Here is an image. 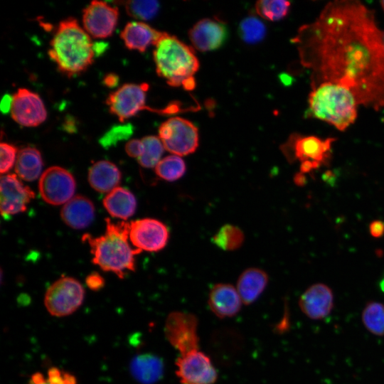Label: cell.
Segmentation results:
<instances>
[{
    "label": "cell",
    "mask_w": 384,
    "mask_h": 384,
    "mask_svg": "<svg viewBox=\"0 0 384 384\" xmlns=\"http://www.w3.org/2000/svg\"><path fill=\"white\" fill-rule=\"evenodd\" d=\"M292 41L302 65L311 70L312 87L338 84L351 91L358 105L377 111L384 107L383 31L361 2H329Z\"/></svg>",
    "instance_id": "obj_1"
},
{
    "label": "cell",
    "mask_w": 384,
    "mask_h": 384,
    "mask_svg": "<svg viewBox=\"0 0 384 384\" xmlns=\"http://www.w3.org/2000/svg\"><path fill=\"white\" fill-rule=\"evenodd\" d=\"M105 223L104 235L95 238L87 233L82 239L90 247L94 264L123 279L127 271L135 270L134 256L142 251L129 243V223H114L106 218Z\"/></svg>",
    "instance_id": "obj_2"
},
{
    "label": "cell",
    "mask_w": 384,
    "mask_h": 384,
    "mask_svg": "<svg viewBox=\"0 0 384 384\" xmlns=\"http://www.w3.org/2000/svg\"><path fill=\"white\" fill-rule=\"evenodd\" d=\"M94 45L90 35L76 19L62 21L50 43L48 55L68 77L84 72L93 62Z\"/></svg>",
    "instance_id": "obj_3"
},
{
    "label": "cell",
    "mask_w": 384,
    "mask_h": 384,
    "mask_svg": "<svg viewBox=\"0 0 384 384\" xmlns=\"http://www.w3.org/2000/svg\"><path fill=\"white\" fill-rule=\"evenodd\" d=\"M153 57L157 74L169 85L188 91L195 88L199 62L191 47L164 32L154 45Z\"/></svg>",
    "instance_id": "obj_4"
},
{
    "label": "cell",
    "mask_w": 384,
    "mask_h": 384,
    "mask_svg": "<svg viewBox=\"0 0 384 384\" xmlns=\"http://www.w3.org/2000/svg\"><path fill=\"white\" fill-rule=\"evenodd\" d=\"M357 101L348 88L332 82L313 87L309 95L308 116L324 121L339 131L346 130L357 117Z\"/></svg>",
    "instance_id": "obj_5"
},
{
    "label": "cell",
    "mask_w": 384,
    "mask_h": 384,
    "mask_svg": "<svg viewBox=\"0 0 384 384\" xmlns=\"http://www.w3.org/2000/svg\"><path fill=\"white\" fill-rule=\"evenodd\" d=\"M333 137L324 140L316 136L294 134L282 146L281 149L289 162H301L300 172L309 173L327 164L331 156Z\"/></svg>",
    "instance_id": "obj_6"
},
{
    "label": "cell",
    "mask_w": 384,
    "mask_h": 384,
    "mask_svg": "<svg viewBox=\"0 0 384 384\" xmlns=\"http://www.w3.org/2000/svg\"><path fill=\"white\" fill-rule=\"evenodd\" d=\"M85 290L81 283L70 277L55 281L47 289L44 304L53 316H66L74 313L82 304Z\"/></svg>",
    "instance_id": "obj_7"
},
{
    "label": "cell",
    "mask_w": 384,
    "mask_h": 384,
    "mask_svg": "<svg viewBox=\"0 0 384 384\" xmlns=\"http://www.w3.org/2000/svg\"><path fill=\"white\" fill-rule=\"evenodd\" d=\"M159 136L164 149L174 155L191 154L198 146L197 127L181 117H171L162 123L159 129Z\"/></svg>",
    "instance_id": "obj_8"
},
{
    "label": "cell",
    "mask_w": 384,
    "mask_h": 384,
    "mask_svg": "<svg viewBox=\"0 0 384 384\" xmlns=\"http://www.w3.org/2000/svg\"><path fill=\"white\" fill-rule=\"evenodd\" d=\"M149 85L128 83L110 93L106 100L110 112L121 122L132 117L140 111L147 110L164 114V109L157 110L146 106V92Z\"/></svg>",
    "instance_id": "obj_9"
},
{
    "label": "cell",
    "mask_w": 384,
    "mask_h": 384,
    "mask_svg": "<svg viewBox=\"0 0 384 384\" xmlns=\"http://www.w3.org/2000/svg\"><path fill=\"white\" fill-rule=\"evenodd\" d=\"M198 319L191 313L173 311L165 321V336L181 355L198 350Z\"/></svg>",
    "instance_id": "obj_10"
},
{
    "label": "cell",
    "mask_w": 384,
    "mask_h": 384,
    "mask_svg": "<svg viewBox=\"0 0 384 384\" xmlns=\"http://www.w3.org/2000/svg\"><path fill=\"white\" fill-rule=\"evenodd\" d=\"M76 183L66 169L54 166L48 168L41 176L38 188L42 198L48 204H65L75 193Z\"/></svg>",
    "instance_id": "obj_11"
},
{
    "label": "cell",
    "mask_w": 384,
    "mask_h": 384,
    "mask_svg": "<svg viewBox=\"0 0 384 384\" xmlns=\"http://www.w3.org/2000/svg\"><path fill=\"white\" fill-rule=\"evenodd\" d=\"M129 241L140 251L158 252L166 245L169 232L166 225L154 218H143L129 223Z\"/></svg>",
    "instance_id": "obj_12"
},
{
    "label": "cell",
    "mask_w": 384,
    "mask_h": 384,
    "mask_svg": "<svg viewBox=\"0 0 384 384\" xmlns=\"http://www.w3.org/2000/svg\"><path fill=\"white\" fill-rule=\"evenodd\" d=\"M176 374L183 384H213L218 374L210 358L197 350L181 355Z\"/></svg>",
    "instance_id": "obj_13"
},
{
    "label": "cell",
    "mask_w": 384,
    "mask_h": 384,
    "mask_svg": "<svg viewBox=\"0 0 384 384\" xmlns=\"http://www.w3.org/2000/svg\"><path fill=\"white\" fill-rule=\"evenodd\" d=\"M118 9L106 1H92L82 12L84 29L95 38L110 36L117 24Z\"/></svg>",
    "instance_id": "obj_14"
},
{
    "label": "cell",
    "mask_w": 384,
    "mask_h": 384,
    "mask_svg": "<svg viewBox=\"0 0 384 384\" xmlns=\"http://www.w3.org/2000/svg\"><path fill=\"white\" fill-rule=\"evenodd\" d=\"M11 114L13 119L24 127H37L47 117L40 96L26 88H19L12 96Z\"/></svg>",
    "instance_id": "obj_15"
},
{
    "label": "cell",
    "mask_w": 384,
    "mask_h": 384,
    "mask_svg": "<svg viewBox=\"0 0 384 384\" xmlns=\"http://www.w3.org/2000/svg\"><path fill=\"white\" fill-rule=\"evenodd\" d=\"M0 189V208L3 216L24 212L35 196L33 191L14 174L1 176Z\"/></svg>",
    "instance_id": "obj_16"
},
{
    "label": "cell",
    "mask_w": 384,
    "mask_h": 384,
    "mask_svg": "<svg viewBox=\"0 0 384 384\" xmlns=\"http://www.w3.org/2000/svg\"><path fill=\"white\" fill-rule=\"evenodd\" d=\"M188 37L196 50L201 52L214 50L227 40L228 28L217 18H203L190 29Z\"/></svg>",
    "instance_id": "obj_17"
},
{
    "label": "cell",
    "mask_w": 384,
    "mask_h": 384,
    "mask_svg": "<svg viewBox=\"0 0 384 384\" xmlns=\"http://www.w3.org/2000/svg\"><path fill=\"white\" fill-rule=\"evenodd\" d=\"M299 306L310 319H323L329 315L334 307L332 290L324 284H314L300 296Z\"/></svg>",
    "instance_id": "obj_18"
},
{
    "label": "cell",
    "mask_w": 384,
    "mask_h": 384,
    "mask_svg": "<svg viewBox=\"0 0 384 384\" xmlns=\"http://www.w3.org/2000/svg\"><path fill=\"white\" fill-rule=\"evenodd\" d=\"M242 303L237 289L230 284H217L209 294V307L220 319L236 315L240 310Z\"/></svg>",
    "instance_id": "obj_19"
},
{
    "label": "cell",
    "mask_w": 384,
    "mask_h": 384,
    "mask_svg": "<svg viewBox=\"0 0 384 384\" xmlns=\"http://www.w3.org/2000/svg\"><path fill=\"white\" fill-rule=\"evenodd\" d=\"M163 33L142 21H131L124 26L120 37L128 49L144 52L149 46L156 44Z\"/></svg>",
    "instance_id": "obj_20"
},
{
    "label": "cell",
    "mask_w": 384,
    "mask_h": 384,
    "mask_svg": "<svg viewBox=\"0 0 384 384\" xmlns=\"http://www.w3.org/2000/svg\"><path fill=\"white\" fill-rule=\"evenodd\" d=\"M60 216L69 227L83 229L92 222L95 218V207L89 198L76 196L63 206Z\"/></svg>",
    "instance_id": "obj_21"
},
{
    "label": "cell",
    "mask_w": 384,
    "mask_h": 384,
    "mask_svg": "<svg viewBox=\"0 0 384 384\" xmlns=\"http://www.w3.org/2000/svg\"><path fill=\"white\" fill-rule=\"evenodd\" d=\"M121 177V172L117 166L106 160L95 162L88 172L90 185L100 193H108L117 188Z\"/></svg>",
    "instance_id": "obj_22"
},
{
    "label": "cell",
    "mask_w": 384,
    "mask_h": 384,
    "mask_svg": "<svg viewBox=\"0 0 384 384\" xmlns=\"http://www.w3.org/2000/svg\"><path fill=\"white\" fill-rule=\"evenodd\" d=\"M268 282L267 273L259 268L245 270L237 282V290L242 303L246 305L253 303L265 290Z\"/></svg>",
    "instance_id": "obj_23"
},
{
    "label": "cell",
    "mask_w": 384,
    "mask_h": 384,
    "mask_svg": "<svg viewBox=\"0 0 384 384\" xmlns=\"http://www.w3.org/2000/svg\"><path fill=\"white\" fill-rule=\"evenodd\" d=\"M130 371L134 379L142 384H154L163 376L164 363L156 355L139 354L132 360Z\"/></svg>",
    "instance_id": "obj_24"
},
{
    "label": "cell",
    "mask_w": 384,
    "mask_h": 384,
    "mask_svg": "<svg viewBox=\"0 0 384 384\" xmlns=\"http://www.w3.org/2000/svg\"><path fill=\"white\" fill-rule=\"evenodd\" d=\"M103 205L111 216L127 220L134 214L137 201L129 190L117 187L105 197Z\"/></svg>",
    "instance_id": "obj_25"
},
{
    "label": "cell",
    "mask_w": 384,
    "mask_h": 384,
    "mask_svg": "<svg viewBox=\"0 0 384 384\" xmlns=\"http://www.w3.org/2000/svg\"><path fill=\"white\" fill-rule=\"evenodd\" d=\"M43 163L41 152L35 147L27 146L20 149L15 163V171L18 177L26 181H33L40 176Z\"/></svg>",
    "instance_id": "obj_26"
},
{
    "label": "cell",
    "mask_w": 384,
    "mask_h": 384,
    "mask_svg": "<svg viewBox=\"0 0 384 384\" xmlns=\"http://www.w3.org/2000/svg\"><path fill=\"white\" fill-rule=\"evenodd\" d=\"M245 235L242 230L231 224L224 225L213 236L211 241L223 250L233 251L243 244Z\"/></svg>",
    "instance_id": "obj_27"
},
{
    "label": "cell",
    "mask_w": 384,
    "mask_h": 384,
    "mask_svg": "<svg viewBox=\"0 0 384 384\" xmlns=\"http://www.w3.org/2000/svg\"><path fill=\"white\" fill-rule=\"evenodd\" d=\"M361 320L370 333L378 336H384V304L368 302L362 311Z\"/></svg>",
    "instance_id": "obj_28"
},
{
    "label": "cell",
    "mask_w": 384,
    "mask_h": 384,
    "mask_svg": "<svg viewBox=\"0 0 384 384\" xmlns=\"http://www.w3.org/2000/svg\"><path fill=\"white\" fill-rule=\"evenodd\" d=\"M186 164L179 156L169 155L161 159L155 166V172L161 178L175 181L186 172Z\"/></svg>",
    "instance_id": "obj_29"
},
{
    "label": "cell",
    "mask_w": 384,
    "mask_h": 384,
    "mask_svg": "<svg viewBox=\"0 0 384 384\" xmlns=\"http://www.w3.org/2000/svg\"><path fill=\"white\" fill-rule=\"evenodd\" d=\"M144 145L143 154L137 159L139 164L144 168L155 167L161 160L164 146L156 136H146L142 138Z\"/></svg>",
    "instance_id": "obj_30"
},
{
    "label": "cell",
    "mask_w": 384,
    "mask_h": 384,
    "mask_svg": "<svg viewBox=\"0 0 384 384\" xmlns=\"http://www.w3.org/2000/svg\"><path fill=\"white\" fill-rule=\"evenodd\" d=\"M290 7V2L283 0H261L255 4L257 14L262 18L276 21L287 16Z\"/></svg>",
    "instance_id": "obj_31"
},
{
    "label": "cell",
    "mask_w": 384,
    "mask_h": 384,
    "mask_svg": "<svg viewBox=\"0 0 384 384\" xmlns=\"http://www.w3.org/2000/svg\"><path fill=\"white\" fill-rule=\"evenodd\" d=\"M266 33L265 24L255 16L245 18L239 25L240 38L247 43H256L263 39Z\"/></svg>",
    "instance_id": "obj_32"
},
{
    "label": "cell",
    "mask_w": 384,
    "mask_h": 384,
    "mask_svg": "<svg viewBox=\"0 0 384 384\" xmlns=\"http://www.w3.org/2000/svg\"><path fill=\"white\" fill-rule=\"evenodd\" d=\"M123 4L128 15L139 20L154 18L159 9V3L156 1H127Z\"/></svg>",
    "instance_id": "obj_33"
},
{
    "label": "cell",
    "mask_w": 384,
    "mask_h": 384,
    "mask_svg": "<svg viewBox=\"0 0 384 384\" xmlns=\"http://www.w3.org/2000/svg\"><path fill=\"white\" fill-rule=\"evenodd\" d=\"M133 132L129 124L114 126L100 139V144L105 149L114 146L117 142L128 139Z\"/></svg>",
    "instance_id": "obj_34"
},
{
    "label": "cell",
    "mask_w": 384,
    "mask_h": 384,
    "mask_svg": "<svg viewBox=\"0 0 384 384\" xmlns=\"http://www.w3.org/2000/svg\"><path fill=\"white\" fill-rule=\"evenodd\" d=\"M0 151V171L3 174L9 172L13 167L15 160H16V157H17V148L9 143L1 142Z\"/></svg>",
    "instance_id": "obj_35"
},
{
    "label": "cell",
    "mask_w": 384,
    "mask_h": 384,
    "mask_svg": "<svg viewBox=\"0 0 384 384\" xmlns=\"http://www.w3.org/2000/svg\"><path fill=\"white\" fill-rule=\"evenodd\" d=\"M47 380L50 384H77L76 378L73 374L56 367L48 370Z\"/></svg>",
    "instance_id": "obj_36"
},
{
    "label": "cell",
    "mask_w": 384,
    "mask_h": 384,
    "mask_svg": "<svg viewBox=\"0 0 384 384\" xmlns=\"http://www.w3.org/2000/svg\"><path fill=\"white\" fill-rule=\"evenodd\" d=\"M125 151L129 156L138 159L144 151L142 140L134 139L129 141L125 145Z\"/></svg>",
    "instance_id": "obj_37"
},
{
    "label": "cell",
    "mask_w": 384,
    "mask_h": 384,
    "mask_svg": "<svg viewBox=\"0 0 384 384\" xmlns=\"http://www.w3.org/2000/svg\"><path fill=\"white\" fill-rule=\"evenodd\" d=\"M85 284L92 291H98L105 286V279L98 272H93L85 279Z\"/></svg>",
    "instance_id": "obj_38"
},
{
    "label": "cell",
    "mask_w": 384,
    "mask_h": 384,
    "mask_svg": "<svg viewBox=\"0 0 384 384\" xmlns=\"http://www.w3.org/2000/svg\"><path fill=\"white\" fill-rule=\"evenodd\" d=\"M370 233L374 238H380L384 235V222L374 220L370 224Z\"/></svg>",
    "instance_id": "obj_39"
},
{
    "label": "cell",
    "mask_w": 384,
    "mask_h": 384,
    "mask_svg": "<svg viewBox=\"0 0 384 384\" xmlns=\"http://www.w3.org/2000/svg\"><path fill=\"white\" fill-rule=\"evenodd\" d=\"M28 384H50L41 373H36L32 376Z\"/></svg>",
    "instance_id": "obj_40"
},
{
    "label": "cell",
    "mask_w": 384,
    "mask_h": 384,
    "mask_svg": "<svg viewBox=\"0 0 384 384\" xmlns=\"http://www.w3.org/2000/svg\"><path fill=\"white\" fill-rule=\"evenodd\" d=\"M11 104H12V96L11 97L9 95H4L1 103V109L2 112L5 113L11 110Z\"/></svg>",
    "instance_id": "obj_41"
},
{
    "label": "cell",
    "mask_w": 384,
    "mask_h": 384,
    "mask_svg": "<svg viewBox=\"0 0 384 384\" xmlns=\"http://www.w3.org/2000/svg\"><path fill=\"white\" fill-rule=\"evenodd\" d=\"M119 81L118 77L114 74H108L104 78V83L109 87L117 85Z\"/></svg>",
    "instance_id": "obj_42"
},
{
    "label": "cell",
    "mask_w": 384,
    "mask_h": 384,
    "mask_svg": "<svg viewBox=\"0 0 384 384\" xmlns=\"http://www.w3.org/2000/svg\"><path fill=\"white\" fill-rule=\"evenodd\" d=\"M279 78L280 82L285 86H289L294 82L293 78L287 73L279 74Z\"/></svg>",
    "instance_id": "obj_43"
},
{
    "label": "cell",
    "mask_w": 384,
    "mask_h": 384,
    "mask_svg": "<svg viewBox=\"0 0 384 384\" xmlns=\"http://www.w3.org/2000/svg\"><path fill=\"white\" fill-rule=\"evenodd\" d=\"M295 183L299 186H303L306 182V178L301 172L297 174L294 178Z\"/></svg>",
    "instance_id": "obj_44"
},
{
    "label": "cell",
    "mask_w": 384,
    "mask_h": 384,
    "mask_svg": "<svg viewBox=\"0 0 384 384\" xmlns=\"http://www.w3.org/2000/svg\"><path fill=\"white\" fill-rule=\"evenodd\" d=\"M380 287L381 290L384 292V277L380 283Z\"/></svg>",
    "instance_id": "obj_45"
},
{
    "label": "cell",
    "mask_w": 384,
    "mask_h": 384,
    "mask_svg": "<svg viewBox=\"0 0 384 384\" xmlns=\"http://www.w3.org/2000/svg\"><path fill=\"white\" fill-rule=\"evenodd\" d=\"M380 3V5H381L382 9H383V11H384V1H381Z\"/></svg>",
    "instance_id": "obj_46"
},
{
    "label": "cell",
    "mask_w": 384,
    "mask_h": 384,
    "mask_svg": "<svg viewBox=\"0 0 384 384\" xmlns=\"http://www.w3.org/2000/svg\"><path fill=\"white\" fill-rule=\"evenodd\" d=\"M383 46H384V31H383Z\"/></svg>",
    "instance_id": "obj_47"
}]
</instances>
